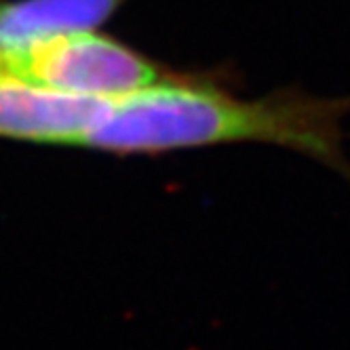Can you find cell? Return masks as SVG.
<instances>
[{
	"label": "cell",
	"mask_w": 350,
	"mask_h": 350,
	"mask_svg": "<svg viewBox=\"0 0 350 350\" xmlns=\"http://www.w3.org/2000/svg\"><path fill=\"white\" fill-rule=\"evenodd\" d=\"M127 0H0V77L46 38L95 30Z\"/></svg>",
	"instance_id": "4"
},
{
	"label": "cell",
	"mask_w": 350,
	"mask_h": 350,
	"mask_svg": "<svg viewBox=\"0 0 350 350\" xmlns=\"http://www.w3.org/2000/svg\"><path fill=\"white\" fill-rule=\"evenodd\" d=\"M350 97L297 91L241 99L203 83L163 79L108 99L83 148L112 154H161L221 144H272L302 152L350 180L344 120Z\"/></svg>",
	"instance_id": "1"
},
{
	"label": "cell",
	"mask_w": 350,
	"mask_h": 350,
	"mask_svg": "<svg viewBox=\"0 0 350 350\" xmlns=\"http://www.w3.org/2000/svg\"><path fill=\"white\" fill-rule=\"evenodd\" d=\"M3 77L93 99H116L163 81L154 62L95 30L42 40L17 57Z\"/></svg>",
	"instance_id": "2"
},
{
	"label": "cell",
	"mask_w": 350,
	"mask_h": 350,
	"mask_svg": "<svg viewBox=\"0 0 350 350\" xmlns=\"http://www.w3.org/2000/svg\"><path fill=\"white\" fill-rule=\"evenodd\" d=\"M106 102L0 77V139L83 146Z\"/></svg>",
	"instance_id": "3"
}]
</instances>
